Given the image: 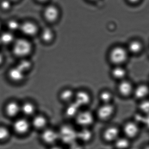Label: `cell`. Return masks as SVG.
Returning a JSON list of instances; mask_svg holds the SVG:
<instances>
[{
	"label": "cell",
	"mask_w": 149,
	"mask_h": 149,
	"mask_svg": "<svg viewBox=\"0 0 149 149\" xmlns=\"http://www.w3.org/2000/svg\"><path fill=\"white\" fill-rule=\"evenodd\" d=\"M59 141L66 146L77 141V129L70 123H65L58 129Z\"/></svg>",
	"instance_id": "cell-1"
},
{
	"label": "cell",
	"mask_w": 149,
	"mask_h": 149,
	"mask_svg": "<svg viewBox=\"0 0 149 149\" xmlns=\"http://www.w3.org/2000/svg\"><path fill=\"white\" fill-rule=\"evenodd\" d=\"M95 114L91 110L81 108L74 119L75 124L79 128L91 127L95 122Z\"/></svg>",
	"instance_id": "cell-2"
},
{
	"label": "cell",
	"mask_w": 149,
	"mask_h": 149,
	"mask_svg": "<svg viewBox=\"0 0 149 149\" xmlns=\"http://www.w3.org/2000/svg\"><path fill=\"white\" fill-rule=\"evenodd\" d=\"M12 51L15 56L24 57L31 52L32 47L31 43L24 38L15 39L12 44Z\"/></svg>",
	"instance_id": "cell-3"
},
{
	"label": "cell",
	"mask_w": 149,
	"mask_h": 149,
	"mask_svg": "<svg viewBox=\"0 0 149 149\" xmlns=\"http://www.w3.org/2000/svg\"><path fill=\"white\" fill-rule=\"evenodd\" d=\"M128 54L127 49L122 46H116L110 51L109 60L115 66L122 65L128 59Z\"/></svg>",
	"instance_id": "cell-4"
},
{
	"label": "cell",
	"mask_w": 149,
	"mask_h": 149,
	"mask_svg": "<svg viewBox=\"0 0 149 149\" xmlns=\"http://www.w3.org/2000/svg\"><path fill=\"white\" fill-rule=\"evenodd\" d=\"M40 139L43 143L49 146H53L57 144L59 142L58 129L48 127L42 131L40 134Z\"/></svg>",
	"instance_id": "cell-5"
},
{
	"label": "cell",
	"mask_w": 149,
	"mask_h": 149,
	"mask_svg": "<svg viewBox=\"0 0 149 149\" xmlns=\"http://www.w3.org/2000/svg\"><path fill=\"white\" fill-rule=\"evenodd\" d=\"M115 106L112 103L101 104L96 109V118L101 121H107L110 120L114 114Z\"/></svg>",
	"instance_id": "cell-6"
},
{
	"label": "cell",
	"mask_w": 149,
	"mask_h": 149,
	"mask_svg": "<svg viewBox=\"0 0 149 149\" xmlns=\"http://www.w3.org/2000/svg\"><path fill=\"white\" fill-rule=\"evenodd\" d=\"M92 99V94L87 90L79 89L75 91L73 101L81 108H86L90 105Z\"/></svg>",
	"instance_id": "cell-7"
},
{
	"label": "cell",
	"mask_w": 149,
	"mask_h": 149,
	"mask_svg": "<svg viewBox=\"0 0 149 149\" xmlns=\"http://www.w3.org/2000/svg\"><path fill=\"white\" fill-rule=\"evenodd\" d=\"M49 119L45 115L37 113L32 117L31 124L32 127L41 132L49 127Z\"/></svg>",
	"instance_id": "cell-8"
},
{
	"label": "cell",
	"mask_w": 149,
	"mask_h": 149,
	"mask_svg": "<svg viewBox=\"0 0 149 149\" xmlns=\"http://www.w3.org/2000/svg\"><path fill=\"white\" fill-rule=\"evenodd\" d=\"M120 129L115 126L107 127L102 131V137L107 143H114L120 137Z\"/></svg>",
	"instance_id": "cell-9"
},
{
	"label": "cell",
	"mask_w": 149,
	"mask_h": 149,
	"mask_svg": "<svg viewBox=\"0 0 149 149\" xmlns=\"http://www.w3.org/2000/svg\"><path fill=\"white\" fill-rule=\"evenodd\" d=\"M94 136L91 127L79 128L77 129V141L83 144L89 143Z\"/></svg>",
	"instance_id": "cell-10"
},
{
	"label": "cell",
	"mask_w": 149,
	"mask_h": 149,
	"mask_svg": "<svg viewBox=\"0 0 149 149\" xmlns=\"http://www.w3.org/2000/svg\"><path fill=\"white\" fill-rule=\"evenodd\" d=\"M81 109L74 101L68 103L65 105L64 108V116L67 120H74Z\"/></svg>",
	"instance_id": "cell-11"
},
{
	"label": "cell",
	"mask_w": 149,
	"mask_h": 149,
	"mask_svg": "<svg viewBox=\"0 0 149 149\" xmlns=\"http://www.w3.org/2000/svg\"><path fill=\"white\" fill-rule=\"evenodd\" d=\"M75 92V91L71 87H65L59 92L58 99L61 102L66 105L74 101Z\"/></svg>",
	"instance_id": "cell-12"
},
{
	"label": "cell",
	"mask_w": 149,
	"mask_h": 149,
	"mask_svg": "<svg viewBox=\"0 0 149 149\" xmlns=\"http://www.w3.org/2000/svg\"><path fill=\"white\" fill-rule=\"evenodd\" d=\"M134 90L132 83L125 79L120 81L117 87V90L119 94L124 97H128L133 94Z\"/></svg>",
	"instance_id": "cell-13"
},
{
	"label": "cell",
	"mask_w": 149,
	"mask_h": 149,
	"mask_svg": "<svg viewBox=\"0 0 149 149\" xmlns=\"http://www.w3.org/2000/svg\"><path fill=\"white\" fill-rule=\"evenodd\" d=\"M31 126V122L27 119L22 118L15 122L14 128L15 131L20 134H25L29 131Z\"/></svg>",
	"instance_id": "cell-14"
},
{
	"label": "cell",
	"mask_w": 149,
	"mask_h": 149,
	"mask_svg": "<svg viewBox=\"0 0 149 149\" xmlns=\"http://www.w3.org/2000/svg\"><path fill=\"white\" fill-rule=\"evenodd\" d=\"M123 132L128 139L134 138L139 134V127L136 122H129L125 123L123 126Z\"/></svg>",
	"instance_id": "cell-15"
},
{
	"label": "cell",
	"mask_w": 149,
	"mask_h": 149,
	"mask_svg": "<svg viewBox=\"0 0 149 149\" xmlns=\"http://www.w3.org/2000/svg\"><path fill=\"white\" fill-rule=\"evenodd\" d=\"M19 30L24 35L27 36H34L37 32V27L34 23L26 22L21 24Z\"/></svg>",
	"instance_id": "cell-16"
},
{
	"label": "cell",
	"mask_w": 149,
	"mask_h": 149,
	"mask_svg": "<svg viewBox=\"0 0 149 149\" xmlns=\"http://www.w3.org/2000/svg\"><path fill=\"white\" fill-rule=\"evenodd\" d=\"M133 94L137 99H145L149 94V87L147 85L141 84L134 88Z\"/></svg>",
	"instance_id": "cell-17"
},
{
	"label": "cell",
	"mask_w": 149,
	"mask_h": 149,
	"mask_svg": "<svg viewBox=\"0 0 149 149\" xmlns=\"http://www.w3.org/2000/svg\"><path fill=\"white\" fill-rule=\"evenodd\" d=\"M21 111L24 115L28 117H32L37 113L36 106L31 101H27L24 103L21 107Z\"/></svg>",
	"instance_id": "cell-18"
},
{
	"label": "cell",
	"mask_w": 149,
	"mask_h": 149,
	"mask_svg": "<svg viewBox=\"0 0 149 149\" xmlns=\"http://www.w3.org/2000/svg\"><path fill=\"white\" fill-rule=\"evenodd\" d=\"M127 74V71L122 65L115 66L110 72L111 77L119 81L125 79Z\"/></svg>",
	"instance_id": "cell-19"
},
{
	"label": "cell",
	"mask_w": 149,
	"mask_h": 149,
	"mask_svg": "<svg viewBox=\"0 0 149 149\" xmlns=\"http://www.w3.org/2000/svg\"><path fill=\"white\" fill-rule=\"evenodd\" d=\"M98 97L101 104L112 103L114 98L113 93L107 89L101 91L98 94Z\"/></svg>",
	"instance_id": "cell-20"
},
{
	"label": "cell",
	"mask_w": 149,
	"mask_h": 149,
	"mask_svg": "<svg viewBox=\"0 0 149 149\" xmlns=\"http://www.w3.org/2000/svg\"><path fill=\"white\" fill-rule=\"evenodd\" d=\"M59 12L56 7L53 6H48L44 12V15L46 20L49 22L56 21L58 17Z\"/></svg>",
	"instance_id": "cell-21"
},
{
	"label": "cell",
	"mask_w": 149,
	"mask_h": 149,
	"mask_svg": "<svg viewBox=\"0 0 149 149\" xmlns=\"http://www.w3.org/2000/svg\"><path fill=\"white\" fill-rule=\"evenodd\" d=\"M143 48V45L141 42L139 40H134L130 42L127 49L129 53L138 54L142 51Z\"/></svg>",
	"instance_id": "cell-22"
},
{
	"label": "cell",
	"mask_w": 149,
	"mask_h": 149,
	"mask_svg": "<svg viewBox=\"0 0 149 149\" xmlns=\"http://www.w3.org/2000/svg\"><path fill=\"white\" fill-rule=\"evenodd\" d=\"M25 73L17 67L12 68L10 71L9 75L11 80L15 81H20L24 78Z\"/></svg>",
	"instance_id": "cell-23"
},
{
	"label": "cell",
	"mask_w": 149,
	"mask_h": 149,
	"mask_svg": "<svg viewBox=\"0 0 149 149\" xmlns=\"http://www.w3.org/2000/svg\"><path fill=\"white\" fill-rule=\"evenodd\" d=\"M15 39V36L12 32L10 31H7L0 35V43L3 44L5 45L13 43Z\"/></svg>",
	"instance_id": "cell-24"
},
{
	"label": "cell",
	"mask_w": 149,
	"mask_h": 149,
	"mask_svg": "<svg viewBox=\"0 0 149 149\" xmlns=\"http://www.w3.org/2000/svg\"><path fill=\"white\" fill-rule=\"evenodd\" d=\"M20 111L21 107L16 102H10L6 106V113L10 116H15Z\"/></svg>",
	"instance_id": "cell-25"
},
{
	"label": "cell",
	"mask_w": 149,
	"mask_h": 149,
	"mask_svg": "<svg viewBox=\"0 0 149 149\" xmlns=\"http://www.w3.org/2000/svg\"><path fill=\"white\" fill-rule=\"evenodd\" d=\"M113 143L116 149H127L130 145L128 139L126 137L120 136Z\"/></svg>",
	"instance_id": "cell-26"
},
{
	"label": "cell",
	"mask_w": 149,
	"mask_h": 149,
	"mask_svg": "<svg viewBox=\"0 0 149 149\" xmlns=\"http://www.w3.org/2000/svg\"><path fill=\"white\" fill-rule=\"evenodd\" d=\"M31 66L32 64L30 61L27 59H23L19 62L17 67L25 73L31 69Z\"/></svg>",
	"instance_id": "cell-27"
},
{
	"label": "cell",
	"mask_w": 149,
	"mask_h": 149,
	"mask_svg": "<svg viewBox=\"0 0 149 149\" xmlns=\"http://www.w3.org/2000/svg\"><path fill=\"white\" fill-rule=\"evenodd\" d=\"M21 24L15 19H10L7 22V28L8 29V31L12 32L17 31L20 30Z\"/></svg>",
	"instance_id": "cell-28"
},
{
	"label": "cell",
	"mask_w": 149,
	"mask_h": 149,
	"mask_svg": "<svg viewBox=\"0 0 149 149\" xmlns=\"http://www.w3.org/2000/svg\"><path fill=\"white\" fill-rule=\"evenodd\" d=\"M42 37L43 40L45 42H50L53 39V32L51 29L46 28L42 32Z\"/></svg>",
	"instance_id": "cell-29"
},
{
	"label": "cell",
	"mask_w": 149,
	"mask_h": 149,
	"mask_svg": "<svg viewBox=\"0 0 149 149\" xmlns=\"http://www.w3.org/2000/svg\"><path fill=\"white\" fill-rule=\"evenodd\" d=\"M139 109L142 113L148 115L149 114V100L145 99L141 100L139 104Z\"/></svg>",
	"instance_id": "cell-30"
},
{
	"label": "cell",
	"mask_w": 149,
	"mask_h": 149,
	"mask_svg": "<svg viewBox=\"0 0 149 149\" xmlns=\"http://www.w3.org/2000/svg\"><path fill=\"white\" fill-rule=\"evenodd\" d=\"M12 7V2L10 0H1L0 8L3 11L10 10Z\"/></svg>",
	"instance_id": "cell-31"
},
{
	"label": "cell",
	"mask_w": 149,
	"mask_h": 149,
	"mask_svg": "<svg viewBox=\"0 0 149 149\" xmlns=\"http://www.w3.org/2000/svg\"><path fill=\"white\" fill-rule=\"evenodd\" d=\"M84 144L76 141L67 146L66 149H84Z\"/></svg>",
	"instance_id": "cell-32"
},
{
	"label": "cell",
	"mask_w": 149,
	"mask_h": 149,
	"mask_svg": "<svg viewBox=\"0 0 149 149\" xmlns=\"http://www.w3.org/2000/svg\"><path fill=\"white\" fill-rule=\"evenodd\" d=\"M9 132L5 128L0 127V141L5 140L8 137Z\"/></svg>",
	"instance_id": "cell-33"
},
{
	"label": "cell",
	"mask_w": 149,
	"mask_h": 149,
	"mask_svg": "<svg viewBox=\"0 0 149 149\" xmlns=\"http://www.w3.org/2000/svg\"><path fill=\"white\" fill-rule=\"evenodd\" d=\"M49 149H66L61 145L56 144L49 147Z\"/></svg>",
	"instance_id": "cell-34"
},
{
	"label": "cell",
	"mask_w": 149,
	"mask_h": 149,
	"mask_svg": "<svg viewBox=\"0 0 149 149\" xmlns=\"http://www.w3.org/2000/svg\"><path fill=\"white\" fill-rule=\"evenodd\" d=\"M144 123L149 128V114L147 115V117L144 118Z\"/></svg>",
	"instance_id": "cell-35"
},
{
	"label": "cell",
	"mask_w": 149,
	"mask_h": 149,
	"mask_svg": "<svg viewBox=\"0 0 149 149\" xmlns=\"http://www.w3.org/2000/svg\"><path fill=\"white\" fill-rule=\"evenodd\" d=\"M127 1L131 4H136L140 2L141 0H127Z\"/></svg>",
	"instance_id": "cell-36"
},
{
	"label": "cell",
	"mask_w": 149,
	"mask_h": 149,
	"mask_svg": "<svg viewBox=\"0 0 149 149\" xmlns=\"http://www.w3.org/2000/svg\"><path fill=\"white\" fill-rule=\"evenodd\" d=\"M3 60V57L2 55L0 53V64H1Z\"/></svg>",
	"instance_id": "cell-37"
},
{
	"label": "cell",
	"mask_w": 149,
	"mask_h": 149,
	"mask_svg": "<svg viewBox=\"0 0 149 149\" xmlns=\"http://www.w3.org/2000/svg\"><path fill=\"white\" fill-rule=\"evenodd\" d=\"M37 1H39L40 2H45L46 1H48V0H37Z\"/></svg>",
	"instance_id": "cell-38"
},
{
	"label": "cell",
	"mask_w": 149,
	"mask_h": 149,
	"mask_svg": "<svg viewBox=\"0 0 149 149\" xmlns=\"http://www.w3.org/2000/svg\"><path fill=\"white\" fill-rule=\"evenodd\" d=\"M10 1H11L12 3H13L17 1H18V0H10Z\"/></svg>",
	"instance_id": "cell-39"
},
{
	"label": "cell",
	"mask_w": 149,
	"mask_h": 149,
	"mask_svg": "<svg viewBox=\"0 0 149 149\" xmlns=\"http://www.w3.org/2000/svg\"><path fill=\"white\" fill-rule=\"evenodd\" d=\"M143 149H149V146H147V147H145V148H143Z\"/></svg>",
	"instance_id": "cell-40"
},
{
	"label": "cell",
	"mask_w": 149,
	"mask_h": 149,
	"mask_svg": "<svg viewBox=\"0 0 149 149\" xmlns=\"http://www.w3.org/2000/svg\"><path fill=\"white\" fill-rule=\"evenodd\" d=\"M91 1H95V0H91Z\"/></svg>",
	"instance_id": "cell-41"
},
{
	"label": "cell",
	"mask_w": 149,
	"mask_h": 149,
	"mask_svg": "<svg viewBox=\"0 0 149 149\" xmlns=\"http://www.w3.org/2000/svg\"><path fill=\"white\" fill-rule=\"evenodd\" d=\"M0 28H1V25H0Z\"/></svg>",
	"instance_id": "cell-42"
},
{
	"label": "cell",
	"mask_w": 149,
	"mask_h": 149,
	"mask_svg": "<svg viewBox=\"0 0 149 149\" xmlns=\"http://www.w3.org/2000/svg\"></svg>",
	"instance_id": "cell-43"
},
{
	"label": "cell",
	"mask_w": 149,
	"mask_h": 149,
	"mask_svg": "<svg viewBox=\"0 0 149 149\" xmlns=\"http://www.w3.org/2000/svg\"><path fill=\"white\" fill-rule=\"evenodd\" d=\"M0 44H1V43H0Z\"/></svg>",
	"instance_id": "cell-44"
}]
</instances>
